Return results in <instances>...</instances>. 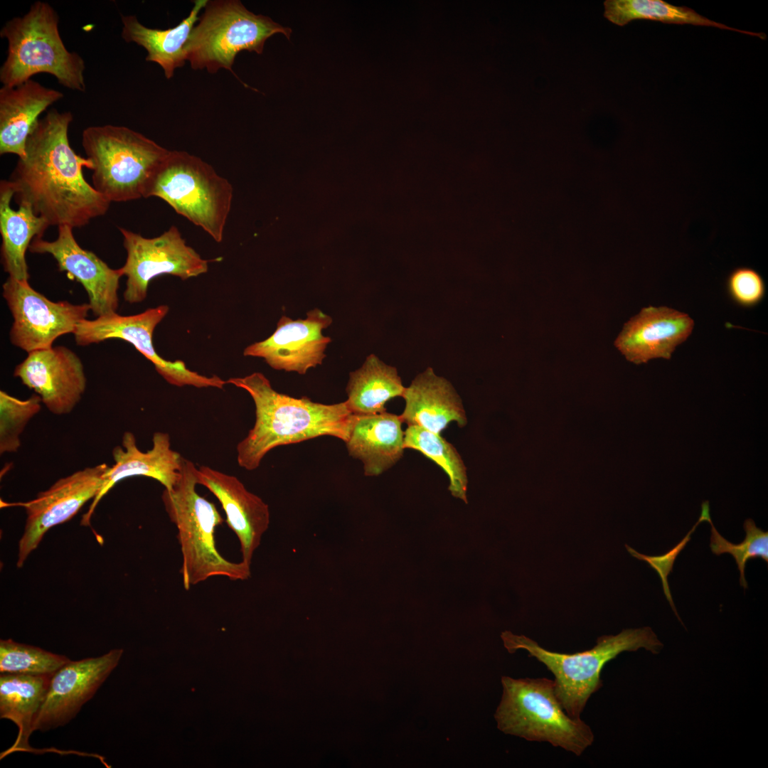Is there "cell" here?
Returning a JSON list of instances; mask_svg holds the SVG:
<instances>
[{
    "instance_id": "6da1fadb",
    "label": "cell",
    "mask_w": 768,
    "mask_h": 768,
    "mask_svg": "<svg viewBox=\"0 0 768 768\" xmlns=\"http://www.w3.org/2000/svg\"><path fill=\"white\" fill-rule=\"evenodd\" d=\"M71 112L49 110L29 135L9 181L17 204H28L51 225L82 228L104 215L110 202L83 176L92 163L75 153L68 139Z\"/></svg>"
},
{
    "instance_id": "7a4b0ae2",
    "label": "cell",
    "mask_w": 768,
    "mask_h": 768,
    "mask_svg": "<svg viewBox=\"0 0 768 768\" xmlns=\"http://www.w3.org/2000/svg\"><path fill=\"white\" fill-rule=\"evenodd\" d=\"M226 383L246 390L255 404V424L236 447L238 464L245 469H256L279 446L325 435L346 442L350 437L356 415L345 402L327 405L280 393L259 372L230 378Z\"/></svg>"
},
{
    "instance_id": "3957f363",
    "label": "cell",
    "mask_w": 768,
    "mask_h": 768,
    "mask_svg": "<svg viewBox=\"0 0 768 768\" xmlns=\"http://www.w3.org/2000/svg\"><path fill=\"white\" fill-rule=\"evenodd\" d=\"M197 469L184 459L177 483L171 490L164 489L161 495L165 510L177 528L181 573L186 590L212 577L245 580L251 574L250 565L229 561L218 552L215 533L223 520L215 505L196 491Z\"/></svg>"
},
{
    "instance_id": "277c9868",
    "label": "cell",
    "mask_w": 768,
    "mask_h": 768,
    "mask_svg": "<svg viewBox=\"0 0 768 768\" xmlns=\"http://www.w3.org/2000/svg\"><path fill=\"white\" fill-rule=\"evenodd\" d=\"M59 17L48 3L37 1L21 16L9 20L0 30L7 41V55L0 68L4 86H17L38 73L54 76L59 84L85 92L83 58L65 47L58 29Z\"/></svg>"
},
{
    "instance_id": "5b68a950",
    "label": "cell",
    "mask_w": 768,
    "mask_h": 768,
    "mask_svg": "<svg viewBox=\"0 0 768 768\" xmlns=\"http://www.w3.org/2000/svg\"><path fill=\"white\" fill-rule=\"evenodd\" d=\"M501 637L509 653L525 649L552 672L555 695L566 713L575 719L580 718L590 697L602 686L600 674L607 662L624 651L643 648L656 654L663 648L649 626L602 636L593 648L570 654L548 651L533 639L509 631H503Z\"/></svg>"
},
{
    "instance_id": "8992f818",
    "label": "cell",
    "mask_w": 768,
    "mask_h": 768,
    "mask_svg": "<svg viewBox=\"0 0 768 768\" xmlns=\"http://www.w3.org/2000/svg\"><path fill=\"white\" fill-rule=\"evenodd\" d=\"M82 146L92 163L95 189L110 203L145 198L149 184L169 150L124 126H90Z\"/></svg>"
},
{
    "instance_id": "52a82bcc",
    "label": "cell",
    "mask_w": 768,
    "mask_h": 768,
    "mask_svg": "<svg viewBox=\"0 0 768 768\" xmlns=\"http://www.w3.org/2000/svg\"><path fill=\"white\" fill-rule=\"evenodd\" d=\"M501 683L503 695L494 715L501 731L547 742L578 756L593 743L591 728L562 708L553 680L503 676Z\"/></svg>"
},
{
    "instance_id": "ba28073f",
    "label": "cell",
    "mask_w": 768,
    "mask_h": 768,
    "mask_svg": "<svg viewBox=\"0 0 768 768\" xmlns=\"http://www.w3.org/2000/svg\"><path fill=\"white\" fill-rule=\"evenodd\" d=\"M233 193L231 183L200 157L169 150L154 174L145 198L164 200L178 214L220 242Z\"/></svg>"
},
{
    "instance_id": "9c48e42d",
    "label": "cell",
    "mask_w": 768,
    "mask_h": 768,
    "mask_svg": "<svg viewBox=\"0 0 768 768\" xmlns=\"http://www.w3.org/2000/svg\"><path fill=\"white\" fill-rule=\"evenodd\" d=\"M292 30L267 16L250 11L239 0L208 1L186 43V61L193 70L215 73L233 65L243 50L262 54L276 33L288 39Z\"/></svg>"
},
{
    "instance_id": "30bf717a",
    "label": "cell",
    "mask_w": 768,
    "mask_h": 768,
    "mask_svg": "<svg viewBox=\"0 0 768 768\" xmlns=\"http://www.w3.org/2000/svg\"><path fill=\"white\" fill-rule=\"evenodd\" d=\"M119 229L127 252L126 262L119 269L127 277L124 298L128 303L143 302L150 281L161 274L186 280L208 270V261L186 244L175 225L151 238L123 228Z\"/></svg>"
},
{
    "instance_id": "8fae6325",
    "label": "cell",
    "mask_w": 768,
    "mask_h": 768,
    "mask_svg": "<svg viewBox=\"0 0 768 768\" xmlns=\"http://www.w3.org/2000/svg\"><path fill=\"white\" fill-rule=\"evenodd\" d=\"M169 310L167 305L149 308L131 316L117 312L85 319L73 333L78 345L85 346L110 338H120L133 345L154 366L157 373L169 383L177 386L216 388L222 389L226 380L218 375L206 376L188 369L180 360L167 361L160 356L153 344V333Z\"/></svg>"
},
{
    "instance_id": "7c38bea8",
    "label": "cell",
    "mask_w": 768,
    "mask_h": 768,
    "mask_svg": "<svg viewBox=\"0 0 768 768\" xmlns=\"http://www.w3.org/2000/svg\"><path fill=\"white\" fill-rule=\"evenodd\" d=\"M2 288L14 320L10 341L28 353L50 348L59 336L73 334L91 311L88 303L53 302L33 289L28 281L9 277Z\"/></svg>"
},
{
    "instance_id": "4fadbf2b",
    "label": "cell",
    "mask_w": 768,
    "mask_h": 768,
    "mask_svg": "<svg viewBox=\"0 0 768 768\" xmlns=\"http://www.w3.org/2000/svg\"><path fill=\"white\" fill-rule=\"evenodd\" d=\"M109 467L102 463L77 471L58 479L34 499L19 503L25 508L26 520L18 543L17 567L23 566L49 529L71 519L97 496Z\"/></svg>"
},
{
    "instance_id": "5bb4252c",
    "label": "cell",
    "mask_w": 768,
    "mask_h": 768,
    "mask_svg": "<svg viewBox=\"0 0 768 768\" xmlns=\"http://www.w3.org/2000/svg\"><path fill=\"white\" fill-rule=\"evenodd\" d=\"M122 654V649H114L100 656L70 661L54 673L33 732H46L71 721L116 668Z\"/></svg>"
},
{
    "instance_id": "9a60e30c",
    "label": "cell",
    "mask_w": 768,
    "mask_h": 768,
    "mask_svg": "<svg viewBox=\"0 0 768 768\" xmlns=\"http://www.w3.org/2000/svg\"><path fill=\"white\" fill-rule=\"evenodd\" d=\"M331 323V317L317 308L307 312L304 319L282 316L274 332L267 339L247 346L243 355L262 358L275 370L304 375L325 358L331 338L322 331Z\"/></svg>"
},
{
    "instance_id": "2e32d148",
    "label": "cell",
    "mask_w": 768,
    "mask_h": 768,
    "mask_svg": "<svg viewBox=\"0 0 768 768\" xmlns=\"http://www.w3.org/2000/svg\"><path fill=\"white\" fill-rule=\"evenodd\" d=\"M14 376L33 389L47 409L56 415L70 413L86 388L80 358L63 346L28 353L16 366Z\"/></svg>"
},
{
    "instance_id": "e0dca14e",
    "label": "cell",
    "mask_w": 768,
    "mask_h": 768,
    "mask_svg": "<svg viewBox=\"0 0 768 768\" xmlns=\"http://www.w3.org/2000/svg\"><path fill=\"white\" fill-rule=\"evenodd\" d=\"M68 225L58 227L53 241L34 238L28 248L33 253L50 254L58 270L66 272L80 282L87 294L90 310L96 316L117 311L118 289L122 277L120 269H112L94 252L81 247Z\"/></svg>"
},
{
    "instance_id": "ac0fdd59",
    "label": "cell",
    "mask_w": 768,
    "mask_h": 768,
    "mask_svg": "<svg viewBox=\"0 0 768 768\" xmlns=\"http://www.w3.org/2000/svg\"><path fill=\"white\" fill-rule=\"evenodd\" d=\"M152 447L142 452L137 444L134 434L125 432L122 445L116 446L112 452L114 464L104 474L102 486L93 498L81 523L90 525L95 509L107 493L119 481L126 478L144 476L158 481L165 489L171 490L181 476L184 458L171 448L170 435L156 432L152 437Z\"/></svg>"
},
{
    "instance_id": "d6986e66",
    "label": "cell",
    "mask_w": 768,
    "mask_h": 768,
    "mask_svg": "<svg viewBox=\"0 0 768 768\" xmlns=\"http://www.w3.org/2000/svg\"><path fill=\"white\" fill-rule=\"evenodd\" d=\"M196 476L198 484L207 488L220 503L227 524L239 540L241 561L250 565L270 525L268 505L233 475L201 466Z\"/></svg>"
},
{
    "instance_id": "ffe728a7",
    "label": "cell",
    "mask_w": 768,
    "mask_h": 768,
    "mask_svg": "<svg viewBox=\"0 0 768 768\" xmlns=\"http://www.w3.org/2000/svg\"><path fill=\"white\" fill-rule=\"evenodd\" d=\"M693 326V320L687 314L666 306L645 307L624 324L614 344L636 364L654 358L670 359Z\"/></svg>"
},
{
    "instance_id": "44dd1931",
    "label": "cell",
    "mask_w": 768,
    "mask_h": 768,
    "mask_svg": "<svg viewBox=\"0 0 768 768\" xmlns=\"http://www.w3.org/2000/svg\"><path fill=\"white\" fill-rule=\"evenodd\" d=\"M63 93L32 79L0 89V154L25 155L27 139L39 116Z\"/></svg>"
},
{
    "instance_id": "7402d4cb",
    "label": "cell",
    "mask_w": 768,
    "mask_h": 768,
    "mask_svg": "<svg viewBox=\"0 0 768 768\" xmlns=\"http://www.w3.org/2000/svg\"><path fill=\"white\" fill-rule=\"evenodd\" d=\"M402 398L405 406L400 416L407 426L440 434L452 422L460 427L467 423L460 397L451 383L437 375L431 368L415 378Z\"/></svg>"
},
{
    "instance_id": "603a6c76",
    "label": "cell",
    "mask_w": 768,
    "mask_h": 768,
    "mask_svg": "<svg viewBox=\"0 0 768 768\" xmlns=\"http://www.w3.org/2000/svg\"><path fill=\"white\" fill-rule=\"evenodd\" d=\"M400 415L388 412L356 415L348 439L350 456L361 460L364 474L378 476L395 465L404 452V432Z\"/></svg>"
},
{
    "instance_id": "cb8c5ba5",
    "label": "cell",
    "mask_w": 768,
    "mask_h": 768,
    "mask_svg": "<svg viewBox=\"0 0 768 768\" xmlns=\"http://www.w3.org/2000/svg\"><path fill=\"white\" fill-rule=\"evenodd\" d=\"M208 1H194L188 16L168 29L149 28L134 15H121L122 38L127 43H135L144 48L147 52L146 60L158 64L165 78L169 80L176 69L183 67L186 62V43Z\"/></svg>"
},
{
    "instance_id": "d4e9b609",
    "label": "cell",
    "mask_w": 768,
    "mask_h": 768,
    "mask_svg": "<svg viewBox=\"0 0 768 768\" xmlns=\"http://www.w3.org/2000/svg\"><path fill=\"white\" fill-rule=\"evenodd\" d=\"M14 191L8 180L0 183V233L2 242L1 261L9 277L28 281L29 274L26 252L32 240L42 238L49 227L42 217L26 203H19L14 210L11 201Z\"/></svg>"
},
{
    "instance_id": "484cf974",
    "label": "cell",
    "mask_w": 768,
    "mask_h": 768,
    "mask_svg": "<svg viewBox=\"0 0 768 768\" xmlns=\"http://www.w3.org/2000/svg\"><path fill=\"white\" fill-rule=\"evenodd\" d=\"M52 675L1 673L0 718L14 722L18 733L6 752L27 751L28 739L46 699Z\"/></svg>"
},
{
    "instance_id": "4316f807",
    "label": "cell",
    "mask_w": 768,
    "mask_h": 768,
    "mask_svg": "<svg viewBox=\"0 0 768 768\" xmlns=\"http://www.w3.org/2000/svg\"><path fill=\"white\" fill-rule=\"evenodd\" d=\"M405 389L397 369L370 354L360 368L350 373L345 402L356 415L382 413L386 412V402L402 397Z\"/></svg>"
},
{
    "instance_id": "83f0119b",
    "label": "cell",
    "mask_w": 768,
    "mask_h": 768,
    "mask_svg": "<svg viewBox=\"0 0 768 768\" xmlns=\"http://www.w3.org/2000/svg\"><path fill=\"white\" fill-rule=\"evenodd\" d=\"M604 16L612 23L623 26L633 20H651L667 23L691 24L727 29L765 39L763 33L742 31L715 22L685 6H676L661 0H607Z\"/></svg>"
},
{
    "instance_id": "f1b7e54d",
    "label": "cell",
    "mask_w": 768,
    "mask_h": 768,
    "mask_svg": "<svg viewBox=\"0 0 768 768\" xmlns=\"http://www.w3.org/2000/svg\"><path fill=\"white\" fill-rule=\"evenodd\" d=\"M404 447L417 450L439 465L449 479L452 495L467 503L466 467L456 448L440 434L409 425L404 432Z\"/></svg>"
},
{
    "instance_id": "f546056e",
    "label": "cell",
    "mask_w": 768,
    "mask_h": 768,
    "mask_svg": "<svg viewBox=\"0 0 768 768\" xmlns=\"http://www.w3.org/2000/svg\"><path fill=\"white\" fill-rule=\"evenodd\" d=\"M71 660L11 639L0 641L1 673L52 675Z\"/></svg>"
},
{
    "instance_id": "4dcf8cb0",
    "label": "cell",
    "mask_w": 768,
    "mask_h": 768,
    "mask_svg": "<svg viewBox=\"0 0 768 768\" xmlns=\"http://www.w3.org/2000/svg\"><path fill=\"white\" fill-rule=\"evenodd\" d=\"M41 399L33 394L20 400L0 391V454L13 453L21 447L20 436L26 426L41 408Z\"/></svg>"
},
{
    "instance_id": "1f68e13d",
    "label": "cell",
    "mask_w": 768,
    "mask_h": 768,
    "mask_svg": "<svg viewBox=\"0 0 768 768\" xmlns=\"http://www.w3.org/2000/svg\"><path fill=\"white\" fill-rule=\"evenodd\" d=\"M711 526L710 547L713 553L717 555L729 553L735 558L740 572V584L745 589L748 585L745 577V568L749 560L760 558L768 562V532L757 528L754 521L747 518L744 522L746 532L745 540L734 544L722 537L714 526L710 518L707 520Z\"/></svg>"
},
{
    "instance_id": "d6a6232c",
    "label": "cell",
    "mask_w": 768,
    "mask_h": 768,
    "mask_svg": "<svg viewBox=\"0 0 768 768\" xmlns=\"http://www.w3.org/2000/svg\"><path fill=\"white\" fill-rule=\"evenodd\" d=\"M710 516L709 501H705L703 503H702V504H701L700 516L698 521L693 526L692 529L690 530V531L688 533L686 536H685L684 538L678 545H676L673 548H672L671 550H669L668 553H666V554H664L663 555H659V556L646 555L638 553L636 550H635L632 548L628 546L627 545H625L626 548V550H628V552L633 557H634V558H637V559H639L640 560H644V561L647 562L649 564L650 567L654 568L656 571V572L658 574V575H659V577H660V578L661 580L664 594H665L667 600L670 603V605H671L673 611L675 612L676 617L678 618V619L680 621H681V620L678 617V614L677 613V611H676V609L675 607V605H674V603H673V599H672V596H671V591H670V588H669V585H668V576L673 570V563L675 562V560H676V557L678 556V553L683 549V548L686 546V545L688 543V542L690 540V535L694 532L695 528L698 526V524L700 522L707 521L708 518H710Z\"/></svg>"
},
{
    "instance_id": "836d02e7",
    "label": "cell",
    "mask_w": 768,
    "mask_h": 768,
    "mask_svg": "<svg viewBox=\"0 0 768 768\" xmlns=\"http://www.w3.org/2000/svg\"><path fill=\"white\" fill-rule=\"evenodd\" d=\"M727 288L732 299L745 307L755 306L765 294L762 277L748 267H740L732 270L727 277Z\"/></svg>"
}]
</instances>
